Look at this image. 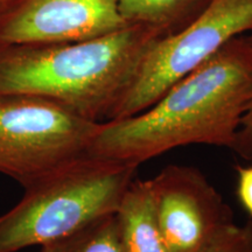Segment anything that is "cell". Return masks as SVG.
<instances>
[{
	"mask_svg": "<svg viewBox=\"0 0 252 252\" xmlns=\"http://www.w3.org/2000/svg\"><path fill=\"white\" fill-rule=\"evenodd\" d=\"M252 33V0H210L185 27L145 55L111 121L137 115L235 37Z\"/></svg>",
	"mask_w": 252,
	"mask_h": 252,
	"instance_id": "5",
	"label": "cell"
},
{
	"mask_svg": "<svg viewBox=\"0 0 252 252\" xmlns=\"http://www.w3.org/2000/svg\"><path fill=\"white\" fill-rule=\"evenodd\" d=\"M99 125L40 97H0V174L24 187L88 153Z\"/></svg>",
	"mask_w": 252,
	"mask_h": 252,
	"instance_id": "4",
	"label": "cell"
},
{
	"mask_svg": "<svg viewBox=\"0 0 252 252\" xmlns=\"http://www.w3.org/2000/svg\"><path fill=\"white\" fill-rule=\"evenodd\" d=\"M210 0H118L119 8L128 25H143L163 36L187 27Z\"/></svg>",
	"mask_w": 252,
	"mask_h": 252,
	"instance_id": "9",
	"label": "cell"
},
{
	"mask_svg": "<svg viewBox=\"0 0 252 252\" xmlns=\"http://www.w3.org/2000/svg\"><path fill=\"white\" fill-rule=\"evenodd\" d=\"M252 103V45L235 37L137 115L100 123L88 153L139 166L186 145L232 150Z\"/></svg>",
	"mask_w": 252,
	"mask_h": 252,
	"instance_id": "1",
	"label": "cell"
},
{
	"mask_svg": "<svg viewBox=\"0 0 252 252\" xmlns=\"http://www.w3.org/2000/svg\"><path fill=\"white\" fill-rule=\"evenodd\" d=\"M137 168L86 153L28 182L18 204L0 215V252L41 247L116 214Z\"/></svg>",
	"mask_w": 252,
	"mask_h": 252,
	"instance_id": "3",
	"label": "cell"
},
{
	"mask_svg": "<svg viewBox=\"0 0 252 252\" xmlns=\"http://www.w3.org/2000/svg\"><path fill=\"white\" fill-rule=\"evenodd\" d=\"M128 24L118 0H1L0 41L75 42L106 35Z\"/></svg>",
	"mask_w": 252,
	"mask_h": 252,
	"instance_id": "7",
	"label": "cell"
},
{
	"mask_svg": "<svg viewBox=\"0 0 252 252\" xmlns=\"http://www.w3.org/2000/svg\"><path fill=\"white\" fill-rule=\"evenodd\" d=\"M40 252H123L116 214L41 245Z\"/></svg>",
	"mask_w": 252,
	"mask_h": 252,
	"instance_id": "10",
	"label": "cell"
},
{
	"mask_svg": "<svg viewBox=\"0 0 252 252\" xmlns=\"http://www.w3.org/2000/svg\"><path fill=\"white\" fill-rule=\"evenodd\" d=\"M0 1H1V0H0Z\"/></svg>",
	"mask_w": 252,
	"mask_h": 252,
	"instance_id": "14",
	"label": "cell"
},
{
	"mask_svg": "<svg viewBox=\"0 0 252 252\" xmlns=\"http://www.w3.org/2000/svg\"><path fill=\"white\" fill-rule=\"evenodd\" d=\"M161 37L151 27L128 25L75 42L0 41V97H40L91 122H109L145 55Z\"/></svg>",
	"mask_w": 252,
	"mask_h": 252,
	"instance_id": "2",
	"label": "cell"
},
{
	"mask_svg": "<svg viewBox=\"0 0 252 252\" xmlns=\"http://www.w3.org/2000/svg\"><path fill=\"white\" fill-rule=\"evenodd\" d=\"M116 217L123 252H167L158 224L150 180L132 181Z\"/></svg>",
	"mask_w": 252,
	"mask_h": 252,
	"instance_id": "8",
	"label": "cell"
},
{
	"mask_svg": "<svg viewBox=\"0 0 252 252\" xmlns=\"http://www.w3.org/2000/svg\"><path fill=\"white\" fill-rule=\"evenodd\" d=\"M237 194L238 202L252 220V165L237 166Z\"/></svg>",
	"mask_w": 252,
	"mask_h": 252,
	"instance_id": "13",
	"label": "cell"
},
{
	"mask_svg": "<svg viewBox=\"0 0 252 252\" xmlns=\"http://www.w3.org/2000/svg\"><path fill=\"white\" fill-rule=\"evenodd\" d=\"M247 36L252 45V33L247 34ZM232 151L243 159H252V103L249 106L244 117L242 118L241 126H239Z\"/></svg>",
	"mask_w": 252,
	"mask_h": 252,
	"instance_id": "12",
	"label": "cell"
},
{
	"mask_svg": "<svg viewBox=\"0 0 252 252\" xmlns=\"http://www.w3.org/2000/svg\"><path fill=\"white\" fill-rule=\"evenodd\" d=\"M206 252H252V220L244 225L230 223Z\"/></svg>",
	"mask_w": 252,
	"mask_h": 252,
	"instance_id": "11",
	"label": "cell"
},
{
	"mask_svg": "<svg viewBox=\"0 0 252 252\" xmlns=\"http://www.w3.org/2000/svg\"><path fill=\"white\" fill-rule=\"evenodd\" d=\"M150 181L167 252H206L234 222L219 191L194 167L169 165Z\"/></svg>",
	"mask_w": 252,
	"mask_h": 252,
	"instance_id": "6",
	"label": "cell"
}]
</instances>
